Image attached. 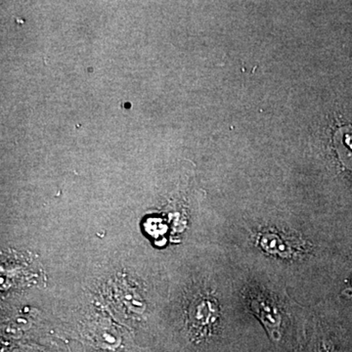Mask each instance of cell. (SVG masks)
<instances>
[{"instance_id": "cell-3", "label": "cell", "mask_w": 352, "mask_h": 352, "mask_svg": "<svg viewBox=\"0 0 352 352\" xmlns=\"http://www.w3.org/2000/svg\"><path fill=\"white\" fill-rule=\"evenodd\" d=\"M258 243L264 251L282 256H295L300 254L303 248V243L298 242L294 238H285L280 234L272 232L261 234Z\"/></svg>"}, {"instance_id": "cell-4", "label": "cell", "mask_w": 352, "mask_h": 352, "mask_svg": "<svg viewBox=\"0 0 352 352\" xmlns=\"http://www.w3.org/2000/svg\"><path fill=\"white\" fill-rule=\"evenodd\" d=\"M344 294L346 296H349V298H352V279L351 281V284H349V288H346V289H344Z\"/></svg>"}, {"instance_id": "cell-1", "label": "cell", "mask_w": 352, "mask_h": 352, "mask_svg": "<svg viewBox=\"0 0 352 352\" xmlns=\"http://www.w3.org/2000/svg\"><path fill=\"white\" fill-rule=\"evenodd\" d=\"M219 319V303L210 294L197 296L190 303L187 312V325L190 332L196 337L201 338L210 335L214 331Z\"/></svg>"}, {"instance_id": "cell-2", "label": "cell", "mask_w": 352, "mask_h": 352, "mask_svg": "<svg viewBox=\"0 0 352 352\" xmlns=\"http://www.w3.org/2000/svg\"><path fill=\"white\" fill-rule=\"evenodd\" d=\"M250 305L252 311L261 321L273 339H279L282 319L277 307L267 298L263 296H252Z\"/></svg>"}]
</instances>
